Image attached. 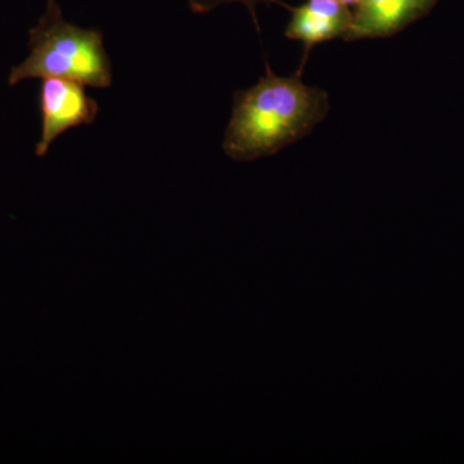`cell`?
I'll list each match as a JSON object with an SVG mask.
<instances>
[{"label":"cell","mask_w":464,"mask_h":464,"mask_svg":"<svg viewBox=\"0 0 464 464\" xmlns=\"http://www.w3.org/2000/svg\"><path fill=\"white\" fill-rule=\"evenodd\" d=\"M329 110V94L304 84L301 72L280 76L266 63L257 84L234 94L222 148L237 161L271 157L313 132Z\"/></svg>","instance_id":"cell-1"},{"label":"cell","mask_w":464,"mask_h":464,"mask_svg":"<svg viewBox=\"0 0 464 464\" xmlns=\"http://www.w3.org/2000/svg\"><path fill=\"white\" fill-rule=\"evenodd\" d=\"M30 54L8 76V84L26 79L63 78L88 87H111L112 72L103 35L63 18L57 0H47L39 23L29 32Z\"/></svg>","instance_id":"cell-2"},{"label":"cell","mask_w":464,"mask_h":464,"mask_svg":"<svg viewBox=\"0 0 464 464\" xmlns=\"http://www.w3.org/2000/svg\"><path fill=\"white\" fill-rule=\"evenodd\" d=\"M85 85L63 78L43 79L39 105L42 112L41 140L35 152L44 157L52 143L72 128L93 124L99 103L85 92Z\"/></svg>","instance_id":"cell-3"},{"label":"cell","mask_w":464,"mask_h":464,"mask_svg":"<svg viewBox=\"0 0 464 464\" xmlns=\"http://www.w3.org/2000/svg\"><path fill=\"white\" fill-rule=\"evenodd\" d=\"M438 0H360L343 41L389 38L431 11Z\"/></svg>","instance_id":"cell-4"},{"label":"cell","mask_w":464,"mask_h":464,"mask_svg":"<svg viewBox=\"0 0 464 464\" xmlns=\"http://www.w3.org/2000/svg\"><path fill=\"white\" fill-rule=\"evenodd\" d=\"M290 11L292 16L285 36L304 43V56L301 67L304 66L313 47L333 39H344L353 24V11L337 0H307Z\"/></svg>","instance_id":"cell-5"},{"label":"cell","mask_w":464,"mask_h":464,"mask_svg":"<svg viewBox=\"0 0 464 464\" xmlns=\"http://www.w3.org/2000/svg\"><path fill=\"white\" fill-rule=\"evenodd\" d=\"M228 3H241V5H246V8L248 9L250 17H252L253 24H255L256 29L258 30V5H264L268 7V5H282V7L288 8L283 0H188V5H190L191 11L197 14H209L213 9L219 7L221 5H228Z\"/></svg>","instance_id":"cell-6"},{"label":"cell","mask_w":464,"mask_h":464,"mask_svg":"<svg viewBox=\"0 0 464 464\" xmlns=\"http://www.w3.org/2000/svg\"><path fill=\"white\" fill-rule=\"evenodd\" d=\"M337 2L342 3V5H346L348 7H355L357 3L360 2V0H337Z\"/></svg>","instance_id":"cell-7"}]
</instances>
